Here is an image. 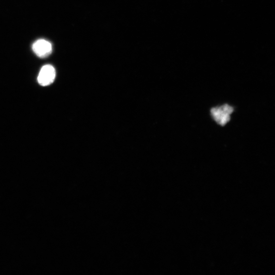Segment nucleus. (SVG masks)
Here are the masks:
<instances>
[{"instance_id":"1","label":"nucleus","mask_w":275,"mask_h":275,"mask_svg":"<svg viewBox=\"0 0 275 275\" xmlns=\"http://www.w3.org/2000/svg\"><path fill=\"white\" fill-rule=\"evenodd\" d=\"M233 111V107L226 104L219 107H213L211 112L214 120L218 124L224 126L230 122L231 115Z\"/></svg>"},{"instance_id":"2","label":"nucleus","mask_w":275,"mask_h":275,"mask_svg":"<svg viewBox=\"0 0 275 275\" xmlns=\"http://www.w3.org/2000/svg\"><path fill=\"white\" fill-rule=\"evenodd\" d=\"M56 77V70L51 65L43 66L39 73L38 82L42 86H47L51 85Z\"/></svg>"},{"instance_id":"3","label":"nucleus","mask_w":275,"mask_h":275,"mask_svg":"<svg viewBox=\"0 0 275 275\" xmlns=\"http://www.w3.org/2000/svg\"><path fill=\"white\" fill-rule=\"evenodd\" d=\"M32 49L35 54L39 57L45 58L51 54L52 45L48 41L40 40L33 43Z\"/></svg>"}]
</instances>
